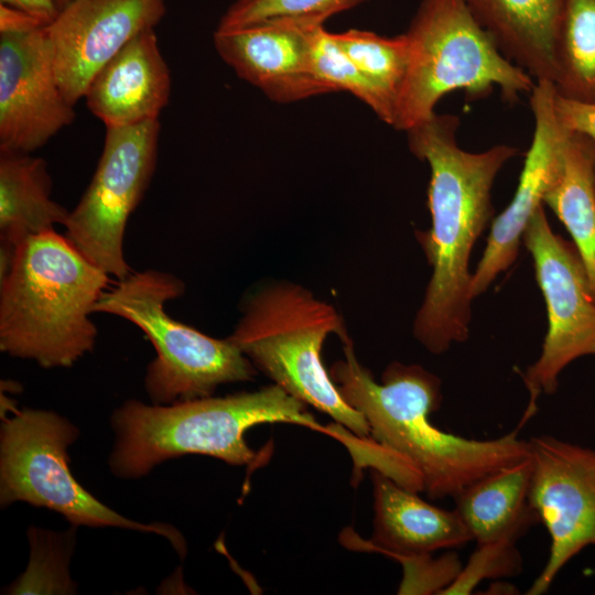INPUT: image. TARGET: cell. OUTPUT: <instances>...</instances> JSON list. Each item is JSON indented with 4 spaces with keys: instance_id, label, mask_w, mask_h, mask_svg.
Returning <instances> with one entry per match:
<instances>
[{
    "instance_id": "cell-1",
    "label": "cell",
    "mask_w": 595,
    "mask_h": 595,
    "mask_svg": "<svg viewBox=\"0 0 595 595\" xmlns=\"http://www.w3.org/2000/svg\"><path fill=\"white\" fill-rule=\"evenodd\" d=\"M459 119L433 113L408 133L409 149L428 163L431 227L415 237L432 268L413 335L431 354L447 351L469 335L472 249L491 220V188L498 172L518 149L497 144L482 152L463 150L456 140Z\"/></svg>"
},
{
    "instance_id": "cell-2",
    "label": "cell",
    "mask_w": 595,
    "mask_h": 595,
    "mask_svg": "<svg viewBox=\"0 0 595 595\" xmlns=\"http://www.w3.org/2000/svg\"><path fill=\"white\" fill-rule=\"evenodd\" d=\"M344 358L328 374L343 399L368 423L369 439L421 476L430 499L454 498L475 480L530 455L517 428L497 439L474 440L443 431L430 420L442 403L441 379L420 365L393 361L377 382L348 336Z\"/></svg>"
},
{
    "instance_id": "cell-3",
    "label": "cell",
    "mask_w": 595,
    "mask_h": 595,
    "mask_svg": "<svg viewBox=\"0 0 595 595\" xmlns=\"http://www.w3.org/2000/svg\"><path fill=\"white\" fill-rule=\"evenodd\" d=\"M109 280L55 229L26 237L0 277V349L43 368L71 367L94 349L90 315Z\"/></svg>"
},
{
    "instance_id": "cell-4",
    "label": "cell",
    "mask_w": 595,
    "mask_h": 595,
    "mask_svg": "<svg viewBox=\"0 0 595 595\" xmlns=\"http://www.w3.org/2000/svg\"><path fill=\"white\" fill-rule=\"evenodd\" d=\"M266 423L321 429L306 404L274 383L252 392L171 404L129 400L112 416L117 439L110 468L118 477L138 478L158 464L186 454L252 465L258 458L245 434Z\"/></svg>"
},
{
    "instance_id": "cell-5",
    "label": "cell",
    "mask_w": 595,
    "mask_h": 595,
    "mask_svg": "<svg viewBox=\"0 0 595 595\" xmlns=\"http://www.w3.org/2000/svg\"><path fill=\"white\" fill-rule=\"evenodd\" d=\"M331 334L348 337L335 307L300 284L280 281L245 299L228 338L274 385L357 439H367V421L343 399L324 367L322 348Z\"/></svg>"
},
{
    "instance_id": "cell-6",
    "label": "cell",
    "mask_w": 595,
    "mask_h": 595,
    "mask_svg": "<svg viewBox=\"0 0 595 595\" xmlns=\"http://www.w3.org/2000/svg\"><path fill=\"white\" fill-rule=\"evenodd\" d=\"M405 35L411 57L397 130L430 118L454 90L476 99L498 88L513 102L534 87L533 77L502 54L466 0H422Z\"/></svg>"
},
{
    "instance_id": "cell-7",
    "label": "cell",
    "mask_w": 595,
    "mask_h": 595,
    "mask_svg": "<svg viewBox=\"0 0 595 595\" xmlns=\"http://www.w3.org/2000/svg\"><path fill=\"white\" fill-rule=\"evenodd\" d=\"M184 289L172 273L136 271L109 286L94 307V313L132 323L154 347L156 356L144 378L153 404L209 397L223 383L256 376V367L228 337H210L167 314L166 302L180 298Z\"/></svg>"
},
{
    "instance_id": "cell-8",
    "label": "cell",
    "mask_w": 595,
    "mask_h": 595,
    "mask_svg": "<svg viewBox=\"0 0 595 595\" xmlns=\"http://www.w3.org/2000/svg\"><path fill=\"white\" fill-rule=\"evenodd\" d=\"M77 429L65 418L43 410L15 411L0 434V502L45 507L74 526L119 527L158 533L180 555L186 552L182 534L164 523H140L110 509L77 483L68 466V446Z\"/></svg>"
},
{
    "instance_id": "cell-9",
    "label": "cell",
    "mask_w": 595,
    "mask_h": 595,
    "mask_svg": "<svg viewBox=\"0 0 595 595\" xmlns=\"http://www.w3.org/2000/svg\"><path fill=\"white\" fill-rule=\"evenodd\" d=\"M522 242L533 259L549 325L539 358L521 374L529 400L519 428L537 413L542 393L556 392L566 366L595 356V294L575 246L552 230L543 205L532 214Z\"/></svg>"
},
{
    "instance_id": "cell-10",
    "label": "cell",
    "mask_w": 595,
    "mask_h": 595,
    "mask_svg": "<svg viewBox=\"0 0 595 595\" xmlns=\"http://www.w3.org/2000/svg\"><path fill=\"white\" fill-rule=\"evenodd\" d=\"M159 132V120L107 128L94 176L64 225L67 239L117 280L132 272L125 231L154 173Z\"/></svg>"
},
{
    "instance_id": "cell-11",
    "label": "cell",
    "mask_w": 595,
    "mask_h": 595,
    "mask_svg": "<svg viewBox=\"0 0 595 595\" xmlns=\"http://www.w3.org/2000/svg\"><path fill=\"white\" fill-rule=\"evenodd\" d=\"M528 441L529 501L551 541L544 567L527 591L541 595L573 558L595 545V450L551 435Z\"/></svg>"
},
{
    "instance_id": "cell-12",
    "label": "cell",
    "mask_w": 595,
    "mask_h": 595,
    "mask_svg": "<svg viewBox=\"0 0 595 595\" xmlns=\"http://www.w3.org/2000/svg\"><path fill=\"white\" fill-rule=\"evenodd\" d=\"M74 119L45 28L0 34V151L33 152Z\"/></svg>"
},
{
    "instance_id": "cell-13",
    "label": "cell",
    "mask_w": 595,
    "mask_h": 595,
    "mask_svg": "<svg viewBox=\"0 0 595 595\" xmlns=\"http://www.w3.org/2000/svg\"><path fill=\"white\" fill-rule=\"evenodd\" d=\"M165 0H73L45 26L57 83L75 106L97 72L164 17Z\"/></svg>"
},
{
    "instance_id": "cell-14",
    "label": "cell",
    "mask_w": 595,
    "mask_h": 595,
    "mask_svg": "<svg viewBox=\"0 0 595 595\" xmlns=\"http://www.w3.org/2000/svg\"><path fill=\"white\" fill-rule=\"evenodd\" d=\"M556 88L537 80L530 94L534 130L518 186L509 205L493 220L483 256L472 275L473 299L517 260L523 232L532 214L556 178L570 136L555 111Z\"/></svg>"
},
{
    "instance_id": "cell-15",
    "label": "cell",
    "mask_w": 595,
    "mask_h": 595,
    "mask_svg": "<svg viewBox=\"0 0 595 595\" xmlns=\"http://www.w3.org/2000/svg\"><path fill=\"white\" fill-rule=\"evenodd\" d=\"M324 24L272 20L214 33V45L236 74L280 104L334 93L314 68V43Z\"/></svg>"
},
{
    "instance_id": "cell-16",
    "label": "cell",
    "mask_w": 595,
    "mask_h": 595,
    "mask_svg": "<svg viewBox=\"0 0 595 595\" xmlns=\"http://www.w3.org/2000/svg\"><path fill=\"white\" fill-rule=\"evenodd\" d=\"M171 94L154 28L133 36L94 76L85 98L107 128L158 120Z\"/></svg>"
},
{
    "instance_id": "cell-17",
    "label": "cell",
    "mask_w": 595,
    "mask_h": 595,
    "mask_svg": "<svg viewBox=\"0 0 595 595\" xmlns=\"http://www.w3.org/2000/svg\"><path fill=\"white\" fill-rule=\"evenodd\" d=\"M374 521L369 549L401 559L462 548L473 541L457 511L431 505L419 493L372 469Z\"/></svg>"
},
{
    "instance_id": "cell-18",
    "label": "cell",
    "mask_w": 595,
    "mask_h": 595,
    "mask_svg": "<svg viewBox=\"0 0 595 595\" xmlns=\"http://www.w3.org/2000/svg\"><path fill=\"white\" fill-rule=\"evenodd\" d=\"M502 54L533 79L554 83L565 0H466Z\"/></svg>"
},
{
    "instance_id": "cell-19",
    "label": "cell",
    "mask_w": 595,
    "mask_h": 595,
    "mask_svg": "<svg viewBox=\"0 0 595 595\" xmlns=\"http://www.w3.org/2000/svg\"><path fill=\"white\" fill-rule=\"evenodd\" d=\"M530 455L465 487L453 499L476 545L517 543L540 522L529 501Z\"/></svg>"
},
{
    "instance_id": "cell-20",
    "label": "cell",
    "mask_w": 595,
    "mask_h": 595,
    "mask_svg": "<svg viewBox=\"0 0 595 595\" xmlns=\"http://www.w3.org/2000/svg\"><path fill=\"white\" fill-rule=\"evenodd\" d=\"M46 162L30 153L0 151L1 241L19 244L29 236L65 225L69 212L51 197Z\"/></svg>"
},
{
    "instance_id": "cell-21",
    "label": "cell",
    "mask_w": 595,
    "mask_h": 595,
    "mask_svg": "<svg viewBox=\"0 0 595 595\" xmlns=\"http://www.w3.org/2000/svg\"><path fill=\"white\" fill-rule=\"evenodd\" d=\"M595 142L570 132L561 170L547 192V205L573 239L595 294Z\"/></svg>"
},
{
    "instance_id": "cell-22",
    "label": "cell",
    "mask_w": 595,
    "mask_h": 595,
    "mask_svg": "<svg viewBox=\"0 0 595 595\" xmlns=\"http://www.w3.org/2000/svg\"><path fill=\"white\" fill-rule=\"evenodd\" d=\"M554 86L564 97L595 102V0H565Z\"/></svg>"
},
{
    "instance_id": "cell-23",
    "label": "cell",
    "mask_w": 595,
    "mask_h": 595,
    "mask_svg": "<svg viewBox=\"0 0 595 595\" xmlns=\"http://www.w3.org/2000/svg\"><path fill=\"white\" fill-rule=\"evenodd\" d=\"M334 35L351 62L391 98L398 112L411 57L405 33L387 37L370 31L349 29Z\"/></svg>"
},
{
    "instance_id": "cell-24",
    "label": "cell",
    "mask_w": 595,
    "mask_h": 595,
    "mask_svg": "<svg viewBox=\"0 0 595 595\" xmlns=\"http://www.w3.org/2000/svg\"><path fill=\"white\" fill-rule=\"evenodd\" d=\"M314 68L317 76L334 93L348 91L353 94L366 104L380 120L393 127L397 113L394 102L351 62L339 47L334 33L327 32L324 25L315 37Z\"/></svg>"
},
{
    "instance_id": "cell-25",
    "label": "cell",
    "mask_w": 595,
    "mask_h": 595,
    "mask_svg": "<svg viewBox=\"0 0 595 595\" xmlns=\"http://www.w3.org/2000/svg\"><path fill=\"white\" fill-rule=\"evenodd\" d=\"M367 0H236L223 14L216 30L227 31L272 20L324 24L332 15Z\"/></svg>"
},
{
    "instance_id": "cell-26",
    "label": "cell",
    "mask_w": 595,
    "mask_h": 595,
    "mask_svg": "<svg viewBox=\"0 0 595 595\" xmlns=\"http://www.w3.org/2000/svg\"><path fill=\"white\" fill-rule=\"evenodd\" d=\"M522 556L511 542L477 545L456 580L441 595H468L484 580H498L520 574Z\"/></svg>"
},
{
    "instance_id": "cell-27",
    "label": "cell",
    "mask_w": 595,
    "mask_h": 595,
    "mask_svg": "<svg viewBox=\"0 0 595 595\" xmlns=\"http://www.w3.org/2000/svg\"><path fill=\"white\" fill-rule=\"evenodd\" d=\"M399 562L403 566L399 594L441 595L456 580L463 567L458 554L452 550L437 558L431 553L401 559Z\"/></svg>"
},
{
    "instance_id": "cell-28",
    "label": "cell",
    "mask_w": 595,
    "mask_h": 595,
    "mask_svg": "<svg viewBox=\"0 0 595 595\" xmlns=\"http://www.w3.org/2000/svg\"><path fill=\"white\" fill-rule=\"evenodd\" d=\"M555 111L567 131L595 142V102L564 97L556 90Z\"/></svg>"
},
{
    "instance_id": "cell-29",
    "label": "cell",
    "mask_w": 595,
    "mask_h": 595,
    "mask_svg": "<svg viewBox=\"0 0 595 595\" xmlns=\"http://www.w3.org/2000/svg\"><path fill=\"white\" fill-rule=\"evenodd\" d=\"M45 26L46 24L40 19L0 3V34L26 33Z\"/></svg>"
},
{
    "instance_id": "cell-30",
    "label": "cell",
    "mask_w": 595,
    "mask_h": 595,
    "mask_svg": "<svg viewBox=\"0 0 595 595\" xmlns=\"http://www.w3.org/2000/svg\"><path fill=\"white\" fill-rule=\"evenodd\" d=\"M1 4L24 11L48 25L58 14L55 0H0Z\"/></svg>"
},
{
    "instance_id": "cell-31",
    "label": "cell",
    "mask_w": 595,
    "mask_h": 595,
    "mask_svg": "<svg viewBox=\"0 0 595 595\" xmlns=\"http://www.w3.org/2000/svg\"><path fill=\"white\" fill-rule=\"evenodd\" d=\"M486 594H518V589L506 582H495L490 584Z\"/></svg>"
},
{
    "instance_id": "cell-32",
    "label": "cell",
    "mask_w": 595,
    "mask_h": 595,
    "mask_svg": "<svg viewBox=\"0 0 595 595\" xmlns=\"http://www.w3.org/2000/svg\"><path fill=\"white\" fill-rule=\"evenodd\" d=\"M73 0H55L58 11L66 7Z\"/></svg>"
},
{
    "instance_id": "cell-33",
    "label": "cell",
    "mask_w": 595,
    "mask_h": 595,
    "mask_svg": "<svg viewBox=\"0 0 595 595\" xmlns=\"http://www.w3.org/2000/svg\"><path fill=\"white\" fill-rule=\"evenodd\" d=\"M594 191H595V163H594Z\"/></svg>"
},
{
    "instance_id": "cell-34",
    "label": "cell",
    "mask_w": 595,
    "mask_h": 595,
    "mask_svg": "<svg viewBox=\"0 0 595 595\" xmlns=\"http://www.w3.org/2000/svg\"><path fill=\"white\" fill-rule=\"evenodd\" d=\"M594 577H595V572H594Z\"/></svg>"
}]
</instances>
